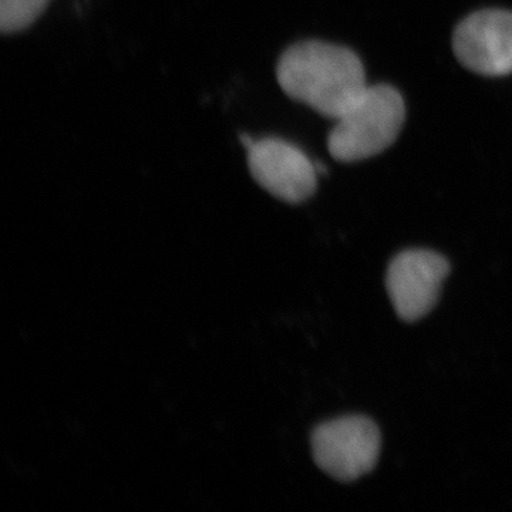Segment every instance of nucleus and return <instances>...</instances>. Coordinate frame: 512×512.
I'll return each mask as SVG.
<instances>
[{"mask_svg": "<svg viewBox=\"0 0 512 512\" xmlns=\"http://www.w3.org/2000/svg\"><path fill=\"white\" fill-rule=\"evenodd\" d=\"M50 0H0V30L15 35L26 30L45 12Z\"/></svg>", "mask_w": 512, "mask_h": 512, "instance_id": "nucleus-7", "label": "nucleus"}, {"mask_svg": "<svg viewBox=\"0 0 512 512\" xmlns=\"http://www.w3.org/2000/svg\"><path fill=\"white\" fill-rule=\"evenodd\" d=\"M276 79L286 96L316 113L338 120L367 89L359 57L320 40L286 49L276 64Z\"/></svg>", "mask_w": 512, "mask_h": 512, "instance_id": "nucleus-1", "label": "nucleus"}, {"mask_svg": "<svg viewBox=\"0 0 512 512\" xmlns=\"http://www.w3.org/2000/svg\"><path fill=\"white\" fill-rule=\"evenodd\" d=\"M406 107L403 97L387 84L367 86L330 131V156L342 163H355L383 153L402 130Z\"/></svg>", "mask_w": 512, "mask_h": 512, "instance_id": "nucleus-2", "label": "nucleus"}, {"mask_svg": "<svg viewBox=\"0 0 512 512\" xmlns=\"http://www.w3.org/2000/svg\"><path fill=\"white\" fill-rule=\"evenodd\" d=\"M248 168L272 197L301 204L315 194L318 168L305 153L281 138H262L247 148Z\"/></svg>", "mask_w": 512, "mask_h": 512, "instance_id": "nucleus-4", "label": "nucleus"}, {"mask_svg": "<svg viewBox=\"0 0 512 512\" xmlns=\"http://www.w3.org/2000/svg\"><path fill=\"white\" fill-rule=\"evenodd\" d=\"M448 272L447 259L436 252L412 249L397 255L386 278L387 292L397 315L407 322L426 316L436 305Z\"/></svg>", "mask_w": 512, "mask_h": 512, "instance_id": "nucleus-5", "label": "nucleus"}, {"mask_svg": "<svg viewBox=\"0 0 512 512\" xmlns=\"http://www.w3.org/2000/svg\"><path fill=\"white\" fill-rule=\"evenodd\" d=\"M453 49L458 62L483 76L512 73V13L481 10L457 26Z\"/></svg>", "mask_w": 512, "mask_h": 512, "instance_id": "nucleus-6", "label": "nucleus"}, {"mask_svg": "<svg viewBox=\"0 0 512 512\" xmlns=\"http://www.w3.org/2000/svg\"><path fill=\"white\" fill-rule=\"evenodd\" d=\"M241 143L242 146H244L245 148H249L252 146V144L255 143V140H252V138L249 137L248 134H242Z\"/></svg>", "mask_w": 512, "mask_h": 512, "instance_id": "nucleus-8", "label": "nucleus"}, {"mask_svg": "<svg viewBox=\"0 0 512 512\" xmlns=\"http://www.w3.org/2000/svg\"><path fill=\"white\" fill-rule=\"evenodd\" d=\"M379 429L362 416L320 424L312 434L315 463L339 481H355L375 468L380 454Z\"/></svg>", "mask_w": 512, "mask_h": 512, "instance_id": "nucleus-3", "label": "nucleus"}]
</instances>
